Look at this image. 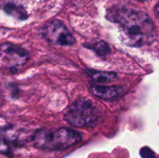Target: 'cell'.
Instances as JSON below:
<instances>
[{
	"mask_svg": "<svg viewBox=\"0 0 159 158\" xmlns=\"http://www.w3.org/2000/svg\"><path fill=\"white\" fill-rule=\"evenodd\" d=\"M82 139L79 132L65 127L37 130L31 137L34 147L45 150H64L79 143Z\"/></svg>",
	"mask_w": 159,
	"mask_h": 158,
	"instance_id": "7a4b0ae2",
	"label": "cell"
},
{
	"mask_svg": "<svg viewBox=\"0 0 159 158\" xmlns=\"http://www.w3.org/2000/svg\"><path fill=\"white\" fill-rule=\"evenodd\" d=\"M85 74L93 79V81L97 82L98 84L110 83L117 80L118 75L115 72L110 71H97L93 69H85Z\"/></svg>",
	"mask_w": 159,
	"mask_h": 158,
	"instance_id": "ba28073f",
	"label": "cell"
},
{
	"mask_svg": "<svg viewBox=\"0 0 159 158\" xmlns=\"http://www.w3.org/2000/svg\"><path fill=\"white\" fill-rule=\"evenodd\" d=\"M137 1H138V2H144L149 1V0H137Z\"/></svg>",
	"mask_w": 159,
	"mask_h": 158,
	"instance_id": "7c38bea8",
	"label": "cell"
},
{
	"mask_svg": "<svg viewBox=\"0 0 159 158\" xmlns=\"http://www.w3.org/2000/svg\"><path fill=\"white\" fill-rule=\"evenodd\" d=\"M29 57L28 51L21 46L11 43H5L1 45L0 62L2 67L12 69L26 64Z\"/></svg>",
	"mask_w": 159,
	"mask_h": 158,
	"instance_id": "5b68a950",
	"label": "cell"
},
{
	"mask_svg": "<svg viewBox=\"0 0 159 158\" xmlns=\"http://www.w3.org/2000/svg\"><path fill=\"white\" fill-rule=\"evenodd\" d=\"M155 14H156V15H157V18H158V20L159 21V2L157 3L156 6H155Z\"/></svg>",
	"mask_w": 159,
	"mask_h": 158,
	"instance_id": "8fae6325",
	"label": "cell"
},
{
	"mask_svg": "<svg viewBox=\"0 0 159 158\" xmlns=\"http://www.w3.org/2000/svg\"><path fill=\"white\" fill-rule=\"evenodd\" d=\"M84 46L88 49L94 51V53H96L97 55L100 56V57H105L110 53L109 44L104 40H98L92 42H88V43H85Z\"/></svg>",
	"mask_w": 159,
	"mask_h": 158,
	"instance_id": "9c48e42d",
	"label": "cell"
},
{
	"mask_svg": "<svg viewBox=\"0 0 159 158\" xmlns=\"http://www.w3.org/2000/svg\"><path fill=\"white\" fill-rule=\"evenodd\" d=\"M107 19L118 25L121 40L127 46L141 47L155 40V25L150 16L143 11L113 7L107 12Z\"/></svg>",
	"mask_w": 159,
	"mask_h": 158,
	"instance_id": "6da1fadb",
	"label": "cell"
},
{
	"mask_svg": "<svg viewBox=\"0 0 159 158\" xmlns=\"http://www.w3.org/2000/svg\"><path fill=\"white\" fill-rule=\"evenodd\" d=\"M97 108L90 99L82 98L73 102L65 114V119L75 127L93 128L99 120Z\"/></svg>",
	"mask_w": 159,
	"mask_h": 158,
	"instance_id": "3957f363",
	"label": "cell"
},
{
	"mask_svg": "<svg viewBox=\"0 0 159 158\" xmlns=\"http://www.w3.org/2000/svg\"><path fill=\"white\" fill-rule=\"evenodd\" d=\"M2 9L6 13L19 20H25L27 19L28 14L24 6L16 2L8 1L3 3Z\"/></svg>",
	"mask_w": 159,
	"mask_h": 158,
	"instance_id": "52a82bcc",
	"label": "cell"
},
{
	"mask_svg": "<svg viewBox=\"0 0 159 158\" xmlns=\"http://www.w3.org/2000/svg\"><path fill=\"white\" fill-rule=\"evenodd\" d=\"M140 155L142 158H155V153L148 147H144L141 149Z\"/></svg>",
	"mask_w": 159,
	"mask_h": 158,
	"instance_id": "30bf717a",
	"label": "cell"
},
{
	"mask_svg": "<svg viewBox=\"0 0 159 158\" xmlns=\"http://www.w3.org/2000/svg\"><path fill=\"white\" fill-rule=\"evenodd\" d=\"M43 39L54 45L71 46L75 43V39L63 22L54 20L47 23L42 28Z\"/></svg>",
	"mask_w": 159,
	"mask_h": 158,
	"instance_id": "277c9868",
	"label": "cell"
},
{
	"mask_svg": "<svg viewBox=\"0 0 159 158\" xmlns=\"http://www.w3.org/2000/svg\"><path fill=\"white\" fill-rule=\"evenodd\" d=\"M89 88L93 95L105 101L114 100L124 93V88L121 86H105L95 82H89Z\"/></svg>",
	"mask_w": 159,
	"mask_h": 158,
	"instance_id": "8992f818",
	"label": "cell"
}]
</instances>
